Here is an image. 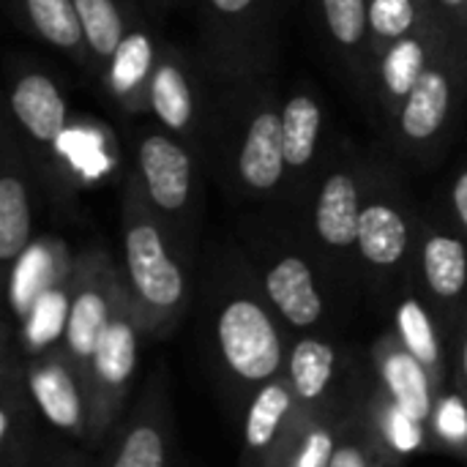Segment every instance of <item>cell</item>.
<instances>
[{"mask_svg": "<svg viewBox=\"0 0 467 467\" xmlns=\"http://www.w3.org/2000/svg\"><path fill=\"white\" fill-rule=\"evenodd\" d=\"M123 279L134 298L145 339H167L186 317L192 301L189 257L150 211L134 175L123 189Z\"/></svg>", "mask_w": 467, "mask_h": 467, "instance_id": "obj_2", "label": "cell"}, {"mask_svg": "<svg viewBox=\"0 0 467 467\" xmlns=\"http://www.w3.org/2000/svg\"><path fill=\"white\" fill-rule=\"evenodd\" d=\"M11 115L41 148H55L68 123V104L57 82L38 68H25L11 85Z\"/></svg>", "mask_w": 467, "mask_h": 467, "instance_id": "obj_23", "label": "cell"}, {"mask_svg": "<svg viewBox=\"0 0 467 467\" xmlns=\"http://www.w3.org/2000/svg\"><path fill=\"white\" fill-rule=\"evenodd\" d=\"M175 465V413L167 386V369L159 367L140 389L131 413L109 432L101 446L99 467H172Z\"/></svg>", "mask_w": 467, "mask_h": 467, "instance_id": "obj_8", "label": "cell"}, {"mask_svg": "<svg viewBox=\"0 0 467 467\" xmlns=\"http://www.w3.org/2000/svg\"><path fill=\"white\" fill-rule=\"evenodd\" d=\"M148 112L159 126L181 140L197 142L202 134V90L197 68L172 44H161L148 82Z\"/></svg>", "mask_w": 467, "mask_h": 467, "instance_id": "obj_18", "label": "cell"}, {"mask_svg": "<svg viewBox=\"0 0 467 467\" xmlns=\"http://www.w3.org/2000/svg\"><path fill=\"white\" fill-rule=\"evenodd\" d=\"M427 430L435 454H449L467 465V402L454 386L438 397Z\"/></svg>", "mask_w": 467, "mask_h": 467, "instance_id": "obj_32", "label": "cell"}, {"mask_svg": "<svg viewBox=\"0 0 467 467\" xmlns=\"http://www.w3.org/2000/svg\"><path fill=\"white\" fill-rule=\"evenodd\" d=\"M25 375L47 427L93 451V394L63 342L25 356Z\"/></svg>", "mask_w": 467, "mask_h": 467, "instance_id": "obj_7", "label": "cell"}, {"mask_svg": "<svg viewBox=\"0 0 467 467\" xmlns=\"http://www.w3.org/2000/svg\"><path fill=\"white\" fill-rule=\"evenodd\" d=\"M77 16L88 41L90 52V71L104 79L118 47L123 44L131 19H129V5L123 0H74Z\"/></svg>", "mask_w": 467, "mask_h": 467, "instance_id": "obj_30", "label": "cell"}, {"mask_svg": "<svg viewBox=\"0 0 467 467\" xmlns=\"http://www.w3.org/2000/svg\"><path fill=\"white\" fill-rule=\"evenodd\" d=\"M123 285V271L101 252L90 249L77 257L66 285V317H63V345L74 361L88 375L93 348L112 317L118 290Z\"/></svg>", "mask_w": 467, "mask_h": 467, "instance_id": "obj_9", "label": "cell"}, {"mask_svg": "<svg viewBox=\"0 0 467 467\" xmlns=\"http://www.w3.org/2000/svg\"><path fill=\"white\" fill-rule=\"evenodd\" d=\"M369 372L400 408H405L424 427H430L438 397L446 389L432 380V375L408 353V348L397 339L391 328L380 334L369 348Z\"/></svg>", "mask_w": 467, "mask_h": 467, "instance_id": "obj_21", "label": "cell"}, {"mask_svg": "<svg viewBox=\"0 0 467 467\" xmlns=\"http://www.w3.org/2000/svg\"><path fill=\"white\" fill-rule=\"evenodd\" d=\"M369 55L372 71L383 49L441 19L435 0H369Z\"/></svg>", "mask_w": 467, "mask_h": 467, "instance_id": "obj_31", "label": "cell"}, {"mask_svg": "<svg viewBox=\"0 0 467 467\" xmlns=\"http://www.w3.org/2000/svg\"><path fill=\"white\" fill-rule=\"evenodd\" d=\"M435 8H438V16H441L443 27L451 33V38L465 47L467 0H435Z\"/></svg>", "mask_w": 467, "mask_h": 467, "instance_id": "obj_35", "label": "cell"}, {"mask_svg": "<svg viewBox=\"0 0 467 467\" xmlns=\"http://www.w3.org/2000/svg\"><path fill=\"white\" fill-rule=\"evenodd\" d=\"M134 181L150 211L192 260L197 216V164L186 140L170 131H148L137 140Z\"/></svg>", "mask_w": 467, "mask_h": 467, "instance_id": "obj_3", "label": "cell"}, {"mask_svg": "<svg viewBox=\"0 0 467 467\" xmlns=\"http://www.w3.org/2000/svg\"><path fill=\"white\" fill-rule=\"evenodd\" d=\"M449 202H451L454 224H457L460 235L467 241V164L457 172V178H454V183H451Z\"/></svg>", "mask_w": 467, "mask_h": 467, "instance_id": "obj_36", "label": "cell"}, {"mask_svg": "<svg viewBox=\"0 0 467 467\" xmlns=\"http://www.w3.org/2000/svg\"><path fill=\"white\" fill-rule=\"evenodd\" d=\"M287 326L263 296L252 271L227 276L211 296L208 348L219 386L238 413L268 380L285 375Z\"/></svg>", "mask_w": 467, "mask_h": 467, "instance_id": "obj_1", "label": "cell"}, {"mask_svg": "<svg viewBox=\"0 0 467 467\" xmlns=\"http://www.w3.org/2000/svg\"><path fill=\"white\" fill-rule=\"evenodd\" d=\"M323 107L309 90L290 93L282 101V129H285V161L287 175L306 178L317 161L320 134H323Z\"/></svg>", "mask_w": 467, "mask_h": 467, "instance_id": "obj_29", "label": "cell"}, {"mask_svg": "<svg viewBox=\"0 0 467 467\" xmlns=\"http://www.w3.org/2000/svg\"><path fill=\"white\" fill-rule=\"evenodd\" d=\"M298 416L287 375L260 386L241 410V467H268Z\"/></svg>", "mask_w": 467, "mask_h": 467, "instance_id": "obj_20", "label": "cell"}, {"mask_svg": "<svg viewBox=\"0 0 467 467\" xmlns=\"http://www.w3.org/2000/svg\"><path fill=\"white\" fill-rule=\"evenodd\" d=\"M142 339L145 334L140 326V315L129 293V285L123 279L115 298L112 317L104 326L88 364V383L93 394V451H101L109 432L123 419L140 364Z\"/></svg>", "mask_w": 467, "mask_h": 467, "instance_id": "obj_5", "label": "cell"}, {"mask_svg": "<svg viewBox=\"0 0 467 467\" xmlns=\"http://www.w3.org/2000/svg\"><path fill=\"white\" fill-rule=\"evenodd\" d=\"M467 90V49L449 41L430 63L419 85L410 90L397 120L391 123L394 145L410 159L435 156L438 145L449 134V126Z\"/></svg>", "mask_w": 467, "mask_h": 467, "instance_id": "obj_6", "label": "cell"}, {"mask_svg": "<svg viewBox=\"0 0 467 467\" xmlns=\"http://www.w3.org/2000/svg\"><path fill=\"white\" fill-rule=\"evenodd\" d=\"M41 419L25 375V350L14 342L11 326L3 328L0 350V467H19L44 438Z\"/></svg>", "mask_w": 467, "mask_h": 467, "instance_id": "obj_16", "label": "cell"}, {"mask_svg": "<svg viewBox=\"0 0 467 467\" xmlns=\"http://www.w3.org/2000/svg\"><path fill=\"white\" fill-rule=\"evenodd\" d=\"M367 378V375H364ZM361 391V389H358ZM356 391V397H358ZM356 397L317 413H298L285 443L274 454L268 467H328L337 446L342 441L348 416L356 405Z\"/></svg>", "mask_w": 467, "mask_h": 467, "instance_id": "obj_25", "label": "cell"}, {"mask_svg": "<svg viewBox=\"0 0 467 467\" xmlns=\"http://www.w3.org/2000/svg\"><path fill=\"white\" fill-rule=\"evenodd\" d=\"M320 27L361 90L372 96L369 0H315Z\"/></svg>", "mask_w": 467, "mask_h": 467, "instance_id": "obj_24", "label": "cell"}, {"mask_svg": "<svg viewBox=\"0 0 467 467\" xmlns=\"http://www.w3.org/2000/svg\"><path fill=\"white\" fill-rule=\"evenodd\" d=\"M449 41H454L451 33L443 27L441 19H435L378 55L372 71V101L389 129L397 120L410 90L419 85L430 63L441 55V49Z\"/></svg>", "mask_w": 467, "mask_h": 467, "instance_id": "obj_17", "label": "cell"}, {"mask_svg": "<svg viewBox=\"0 0 467 467\" xmlns=\"http://www.w3.org/2000/svg\"><path fill=\"white\" fill-rule=\"evenodd\" d=\"M161 44L153 41L150 30L142 22H131L123 44L118 47L101 85L112 93V99L129 112L148 109V82L153 77Z\"/></svg>", "mask_w": 467, "mask_h": 467, "instance_id": "obj_26", "label": "cell"}, {"mask_svg": "<svg viewBox=\"0 0 467 467\" xmlns=\"http://www.w3.org/2000/svg\"><path fill=\"white\" fill-rule=\"evenodd\" d=\"M159 3H178V0H159Z\"/></svg>", "mask_w": 467, "mask_h": 467, "instance_id": "obj_38", "label": "cell"}, {"mask_svg": "<svg viewBox=\"0 0 467 467\" xmlns=\"http://www.w3.org/2000/svg\"><path fill=\"white\" fill-rule=\"evenodd\" d=\"M285 375L293 386L298 413L337 408L353 400L364 383L345 348L323 334H301L290 342Z\"/></svg>", "mask_w": 467, "mask_h": 467, "instance_id": "obj_13", "label": "cell"}, {"mask_svg": "<svg viewBox=\"0 0 467 467\" xmlns=\"http://www.w3.org/2000/svg\"><path fill=\"white\" fill-rule=\"evenodd\" d=\"M449 342H451V386L467 402V306L460 312Z\"/></svg>", "mask_w": 467, "mask_h": 467, "instance_id": "obj_34", "label": "cell"}, {"mask_svg": "<svg viewBox=\"0 0 467 467\" xmlns=\"http://www.w3.org/2000/svg\"><path fill=\"white\" fill-rule=\"evenodd\" d=\"M419 230L405 202L367 175L364 208L356 244V265L367 285L383 296L397 298L413 279Z\"/></svg>", "mask_w": 467, "mask_h": 467, "instance_id": "obj_4", "label": "cell"}, {"mask_svg": "<svg viewBox=\"0 0 467 467\" xmlns=\"http://www.w3.org/2000/svg\"><path fill=\"white\" fill-rule=\"evenodd\" d=\"M465 47H467V11H465Z\"/></svg>", "mask_w": 467, "mask_h": 467, "instance_id": "obj_37", "label": "cell"}, {"mask_svg": "<svg viewBox=\"0 0 467 467\" xmlns=\"http://www.w3.org/2000/svg\"><path fill=\"white\" fill-rule=\"evenodd\" d=\"M413 279L441 320L451 328L467 306V241L441 224L421 222L416 241Z\"/></svg>", "mask_w": 467, "mask_h": 467, "instance_id": "obj_14", "label": "cell"}, {"mask_svg": "<svg viewBox=\"0 0 467 467\" xmlns=\"http://www.w3.org/2000/svg\"><path fill=\"white\" fill-rule=\"evenodd\" d=\"M391 331L408 348V353L432 375L441 389L451 386V342L449 328L432 304L410 279L391 306Z\"/></svg>", "mask_w": 467, "mask_h": 467, "instance_id": "obj_19", "label": "cell"}, {"mask_svg": "<svg viewBox=\"0 0 467 467\" xmlns=\"http://www.w3.org/2000/svg\"><path fill=\"white\" fill-rule=\"evenodd\" d=\"M358 397H361V391H358ZM358 397H356V405H353V410L348 416L342 441H339L337 454H334L328 467H394L383 457V451L378 449L375 438L369 435V430H367V424L361 419Z\"/></svg>", "mask_w": 467, "mask_h": 467, "instance_id": "obj_33", "label": "cell"}, {"mask_svg": "<svg viewBox=\"0 0 467 467\" xmlns=\"http://www.w3.org/2000/svg\"><path fill=\"white\" fill-rule=\"evenodd\" d=\"M364 208V175L353 164L334 167L317 186L312 202V233L326 257L337 265H356L358 224Z\"/></svg>", "mask_w": 467, "mask_h": 467, "instance_id": "obj_15", "label": "cell"}, {"mask_svg": "<svg viewBox=\"0 0 467 467\" xmlns=\"http://www.w3.org/2000/svg\"><path fill=\"white\" fill-rule=\"evenodd\" d=\"M8 3L19 25H25L36 38L71 55L82 68H90V52L74 0H8Z\"/></svg>", "mask_w": 467, "mask_h": 467, "instance_id": "obj_27", "label": "cell"}, {"mask_svg": "<svg viewBox=\"0 0 467 467\" xmlns=\"http://www.w3.org/2000/svg\"><path fill=\"white\" fill-rule=\"evenodd\" d=\"M358 408L369 435L394 467H405V462L416 454H435L430 430L416 421L405 408H400L389 397V391L372 378V372L364 378Z\"/></svg>", "mask_w": 467, "mask_h": 467, "instance_id": "obj_22", "label": "cell"}, {"mask_svg": "<svg viewBox=\"0 0 467 467\" xmlns=\"http://www.w3.org/2000/svg\"><path fill=\"white\" fill-rule=\"evenodd\" d=\"M263 296L293 334H317L328 320V296L315 260L293 246H274L260 254L252 271Z\"/></svg>", "mask_w": 467, "mask_h": 467, "instance_id": "obj_10", "label": "cell"}, {"mask_svg": "<svg viewBox=\"0 0 467 467\" xmlns=\"http://www.w3.org/2000/svg\"><path fill=\"white\" fill-rule=\"evenodd\" d=\"M5 153L8 156L0 175V263L14 265L30 246L33 208L25 167L16 156H11V145H5Z\"/></svg>", "mask_w": 467, "mask_h": 467, "instance_id": "obj_28", "label": "cell"}, {"mask_svg": "<svg viewBox=\"0 0 467 467\" xmlns=\"http://www.w3.org/2000/svg\"><path fill=\"white\" fill-rule=\"evenodd\" d=\"M216 68L241 79L260 68L271 41L276 0H200Z\"/></svg>", "mask_w": 467, "mask_h": 467, "instance_id": "obj_12", "label": "cell"}, {"mask_svg": "<svg viewBox=\"0 0 467 467\" xmlns=\"http://www.w3.org/2000/svg\"><path fill=\"white\" fill-rule=\"evenodd\" d=\"M235 131L230 170L238 192L252 200H271L287 181L282 104L271 96H254Z\"/></svg>", "mask_w": 467, "mask_h": 467, "instance_id": "obj_11", "label": "cell"}]
</instances>
